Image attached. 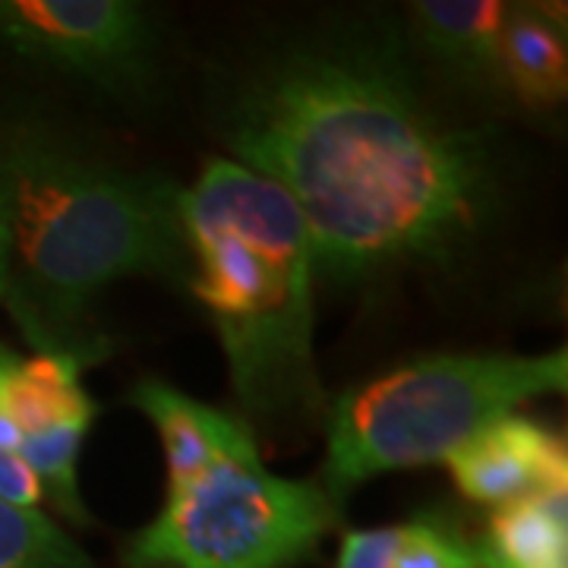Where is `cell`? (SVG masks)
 <instances>
[{"label": "cell", "mask_w": 568, "mask_h": 568, "mask_svg": "<svg viewBox=\"0 0 568 568\" xmlns=\"http://www.w3.org/2000/svg\"><path fill=\"white\" fill-rule=\"evenodd\" d=\"M219 118L231 162L301 209L325 278L448 260L499 196L484 130L429 102L405 39L379 20L268 41L231 77Z\"/></svg>", "instance_id": "obj_1"}, {"label": "cell", "mask_w": 568, "mask_h": 568, "mask_svg": "<svg viewBox=\"0 0 568 568\" xmlns=\"http://www.w3.org/2000/svg\"><path fill=\"white\" fill-rule=\"evenodd\" d=\"M13 203L10 284L3 304L29 345L77 354L92 304L123 278L186 284L193 256L181 224V186L155 171L102 159L92 145L41 121L0 133Z\"/></svg>", "instance_id": "obj_2"}, {"label": "cell", "mask_w": 568, "mask_h": 568, "mask_svg": "<svg viewBox=\"0 0 568 568\" xmlns=\"http://www.w3.org/2000/svg\"><path fill=\"white\" fill-rule=\"evenodd\" d=\"M190 291L219 332L234 398L268 429L328 410L313 354V241L278 183L212 159L181 186ZM244 420V424H246Z\"/></svg>", "instance_id": "obj_3"}, {"label": "cell", "mask_w": 568, "mask_h": 568, "mask_svg": "<svg viewBox=\"0 0 568 568\" xmlns=\"http://www.w3.org/2000/svg\"><path fill=\"white\" fill-rule=\"evenodd\" d=\"M568 386V351L433 354L345 392L325 410L323 493H347L392 470L455 455L530 398Z\"/></svg>", "instance_id": "obj_4"}, {"label": "cell", "mask_w": 568, "mask_h": 568, "mask_svg": "<svg viewBox=\"0 0 568 568\" xmlns=\"http://www.w3.org/2000/svg\"><path fill=\"white\" fill-rule=\"evenodd\" d=\"M313 480L268 474L263 458H227L178 493L130 537V568H297L338 525Z\"/></svg>", "instance_id": "obj_5"}, {"label": "cell", "mask_w": 568, "mask_h": 568, "mask_svg": "<svg viewBox=\"0 0 568 568\" xmlns=\"http://www.w3.org/2000/svg\"><path fill=\"white\" fill-rule=\"evenodd\" d=\"M0 51L126 102L149 95L162 39L133 0H0Z\"/></svg>", "instance_id": "obj_6"}, {"label": "cell", "mask_w": 568, "mask_h": 568, "mask_svg": "<svg viewBox=\"0 0 568 568\" xmlns=\"http://www.w3.org/2000/svg\"><path fill=\"white\" fill-rule=\"evenodd\" d=\"M452 480L470 503L506 506L525 496L566 493V443L530 417L508 414L446 458Z\"/></svg>", "instance_id": "obj_7"}, {"label": "cell", "mask_w": 568, "mask_h": 568, "mask_svg": "<svg viewBox=\"0 0 568 568\" xmlns=\"http://www.w3.org/2000/svg\"><path fill=\"white\" fill-rule=\"evenodd\" d=\"M130 405L140 407L162 436L168 493L193 484L209 467L227 458H260L250 424L183 395L162 379H142L133 386Z\"/></svg>", "instance_id": "obj_8"}, {"label": "cell", "mask_w": 568, "mask_h": 568, "mask_svg": "<svg viewBox=\"0 0 568 568\" xmlns=\"http://www.w3.org/2000/svg\"><path fill=\"white\" fill-rule=\"evenodd\" d=\"M85 361L63 351H39L36 357L10 354L0 364V414L26 436L54 426H92L99 405L82 388Z\"/></svg>", "instance_id": "obj_9"}, {"label": "cell", "mask_w": 568, "mask_h": 568, "mask_svg": "<svg viewBox=\"0 0 568 568\" xmlns=\"http://www.w3.org/2000/svg\"><path fill=\"white\" fill-rule=\"evenodd\" d=\"M414 32L426 51L474 85L506 89L499 67V39L508 3L499 0H420L410 7Z\"/></svg>", "instance_id": "obj_10"}, {"label": "cell", "mask_w": 568, "mask_h": 568, "mask_svg": "<svg viewBox=\"0 0 568 568\" xmlns=\"http://www.w3.org/2000/svg\"><path fill=\"white\" fill-rule=\"evenodd\" d=\"M477 549L484 568H568L566 493L499 506Z\"/></svg>", "instance_id": "obj_11"}, {"label": "cell", "mask_w": 568, "mask_h": 568, "mask_svg": "<svg viewBox=\"0 0 568 568\" xmlns=\"http://www.w3.org/2000/svg\"><path fill=\"white\" fill-rule=\"evenodd\" d=\"M499 67L508 92L530 108L562 104L568 89V54L566 36L556 29V17L540 13L537 7H508L499 39Z\"/></svg>", "instance_id": "obj_12"}, {"label": "cell", "mask_w": 568, "mask_h": 568, "mask_svg": "<svg viewBox=\"0 0 568 568\" xmlns=\"http://www.w3.org/2000/svg\"><path fill=\"white\" fill-rule=\"evenodd\" d=\"M0 568H99L92 556L39 508L0 503Z\"/></svg>", "instance_id": "obj_13"}, {"label": "cell", "mask_w": 568, "mask_h": 568, "mask_svg": "<svg viewBox=\"0 0 568 568\" xmlns=\"http://www.w3.org/2000/svg\"><path fill=\"white\" fill-rule=\"evenodd\" d=\"M85 433L89 426L80 424L54 426L36 436H26L17 452L22 462L39 474L44 496H51L58 511L80 525H89V511L82 506L80 480H77V462H80Z\"/></svg>", "instance_id": "obj_14"}, {"label": "cell", "mask_w": 568, "mask_h": 568, "mask_svg": "<svg viewBox=\"0 0 568 568\" xmlns=\"http://www.w3.org/2000/svg\"><path fill=\"white\" fill-rule=\"evenodd\" d=\"M388 568H484L477 544H467L455 530L433 518L398 525V544Z\"/></svg>", "instance_id": "obj_15"}, {"label": "cell", "mask_w": 568, "mask_h": 568, "mask_svg": "<svg viewBox=\"0 0 568 568\" xmlns=\"http://www.w3.org/2000/svg\"><path fill=\"white\" fill-rule=\"evenodd\" d=\"M398 544V528L354 530L342 540L338 568H388Z\"/></svg>", "instance_id": "obj_16"}, {"label": "cell", "mask_w": 568, "mask_h": 568, "mask_svg": "<svg viewBox=\"0 0 568 568\" xmlns=\"http://www.w3.org/2000/svg\"><path fill=\"white\" fill-rule=\"evenodd\" d=\"M41 499H44V487L39 474L17 452L0 448V503L13 508H39Z\"/></svg>", "instance_id": "obj_17"}, {"label": "cell", "mask_w": 568, "mask_h": 568, "mask_svg": "<svg viewBox=\"0 0 568 568\" xmlns=\"http://www.w3.org/2000/svg\"><path fill=\"white\" fill-rule=\"evenodd\" d=\"M10 246H13V203H10L7 164H3V152H0V304L7 297V284H10Z\"/></svg>", "instance_id": "obj_18"}, {"label": "cell", "mask_w": 568, "mask_h": 568, "mask_svg": "<svg viewBox=\"0 0 568 568\" xmlns=\"http://www.w3.org/2000/svg\"><path fill=\"white\" fill-rule=\"evenodd\" d=\"M7 357H10V351H3V347H0V364H3Z\"/></svg>", "instance_id": "obj_19"}]
</instances>
